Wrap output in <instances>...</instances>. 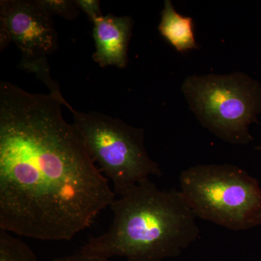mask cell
<instances>
[{
    "instance_id": "obj_10",
    "label": "cell",
    "mask_w": 261,
    "mask_h": 261,
    "mask_svg": "<svg viewBox=\"0 0 261 261\" xmlns=\"http://www.w3.org/2000/svg\"><path fill=\"white\" fill-rule=\"evenodd\" d=\"M37 4L51 15H58L67 20H75L80 10L71 0H36Z\"/></svg>"
},
{
    "instance_id": "obj_2",
    "label": "cell",
    "mask_w": 261,
    "mask_h": 261,
    "mask_svg": "<svg viewBox=\"0 0 261 261\" xmlns=\"http://www.w3.org/2000/svg\"><path fill=\"white\" fill-rule=\"evenodd\" d=\"M106 232L89 239L80 252L89 256L162 261L177 257L200 235L197 216L180 191L159 190L150 180L137 184L111 206Z\"/></svg>"
},
{
    "instance_id": "obj_12",
    "label": "cell",
    "mask_w": 261,
    "mask_h": 261,
    "mask_svg": "<svg viewBox=\"0 0 261 261\" xmlns=\"http://www.w3.org/2000/svg\"><path fill=\"white\" fill-rule=\"evenodd\" d=\"M53 261H111L109 259L102 258V257H97L89 256L85 255L82 252H77L73 255H66V256L57 257Z\"/></svg>"
},
{
    "instance_id": "obj_8",
    "label": "cell",
    "mask_w": 261,
    "mask_h": 261,
    "mask_svg": "<svg viewBox=\"0 0 261 261\" xmlns=\"http://www.w3.org/2000/svg\"><path fill=\"white\" fill-rule=\"evenodd\" d=\"M159 30L161 36L179 53L199 48L194 34L193 19L178 13L170 0L164 2Z\"/></svg>"
},
{
    "instance_id": "obj_9",
    "label": "cell",
    "mask_w": 261,
    "mask_h": 261,
    "mask_svg": "<svg viewBox=\"0 0 261 261\" xmlns=\"http://www.w3.org/2000/svg\"><path fill=\"white\" fill-rule=\"evenodd\" d=\"M0 261H39L23 240L0 228Z\"/></svg>"
},
{
    "instance_id": "obj_1",
    "label": "cell",
    "mask_w": 261,
    "mask_h": 261,
    "mask_svg": "<svg viewBox=\"0 0 261 261\" xmlns=\"http://www.w3.org/2000/svg\"><path fill=\"white\" fill-rule=\"evenodd\" d=\"M51 94L0 84V228L70 241L116 200Z\"/></svg>"
},
{
    "instance_id": "obj_6",
    "label": "cell",
    "mask_w": 261,
    "mask_h": 261,
    "mask_svg": "<svg viewBox=\"0 0 261 261\" xmlns=\"http://www.w3.org/2000/svg\"><path fill=\"white\" fill-rule=\"evenodd\" d=\"M13 42L20 53V69L34 73L50 91L59 85L51 78L47 56L58 49L53 16L36 0L0 2V49Z\"/></svg>"
},
{
    "instance_id": "obj_4",
    "label": "cell",
    "mask_w": 261,
    "mask_h": 261,
    "mask_svg": "<svg viewBox=\"0 0 261 261\" xmlns=\"http://www.w3.org/2000/svg\"><path fill=\"white\" fill-rule=\"evenodd\" d=\"M190 109L202 126L233 145L253 138L249 127L261 113V85L241 72L226 75H192L181 87Z\"/></svg>"
},
{
    "instance_id": "obj_7",
    "label": "cell",
    "mask_w": 261,
    "mask_h": 261,
    "mask_svg": "<svg viewBox=\"0 0 261 261\" xmlns=\"http://www.w3.org/2000/svg\"><path fill=\"white\" fill-rule=\"evenodd\" d=\"M133 19L130 16L102 15L94 20L93 37L95 51L92 58L101 67L126 68Z\"/></svg>"
},
{
    "instance_id": "obj_11",
    "label": "cell",
    "mask_w": 261,
    "mask_h": 261,
    "mask_svg": "<svg viewBox=\"0 0 261 261\" xmlns=\"http://www.w3.org/2000/svg\"><path fill=\"white\" fill-rule=\"evenodd\" d=\"M75 3L79 10L84 12L92 23L102 16L100 3L98 0H75Z\"/></svg>"
},
{
    "instance_id": "obj_13",
    "label": "cell",
    "mask_w": 261,
    "mask_h": 261,
    "mask_svg": "<svg viewBox=\"0 0 261 261\" xmlns=\"http://www.w3.org/2000/svg\"><path fill=\"white\" fill-rule=\"evenodd\" d=\"M260 149H261V147H260Z\"/></svg>"
},
{
    "instance_id": "obj_3",
    "label": "cell",
    "mask_w": 261,
    "mask_h": 261,
    "mask_svg": "<svg viewBox=\"0 0 261 261\" xmlns=\"http://www.w3.org/2000/svg\"><path fill=\"white\" fill-rule=\"evenodd\" d=\"M181 192L197 218L241 231L261 225V188L232 165H197L180 176Z\"/></svg>"
},
{
    "instance_id": "obj_5",
    "label": "cell",
    "mask_w": 261,
    "mask_h": 261,
    "mask_svg": "<svg viewBox=\"0 0 261 261\" xmlns=\"http://www.w3.org/2000/svg\"><path fill=\"white\" fill-rule=\"evenodd\" d=\"M89 153L103 175L111 180L116 195L123 196L149 176H161L159 165L149 157L145 132L118 118L67 106Z\"/></svg>"
}]
</instances>
